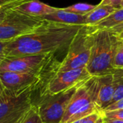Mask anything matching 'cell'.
<instances>
[{
  "label": "cell",
  "mask_w": 123,
  "mask_h": 123,
  "mask_svg": "<svg viewBox=\"0 0 123 123\" xmlns=\"http://www.w3.org/2000/svg\"><path fill=\"white\" fill-rule=\"evenodd\" d=\"M83 26L45 20L36 32L9 41L5 48L6 57L52 54L58 50L68 48Z\"/></svg>",
  "instance_id": "obj_1"
},
{
  "label": "cell",
  "mask_w": 123,
  "mask_h": 123,
  "mask_svg": "<svg viewBox=\"0 0 123 123\" xmlns=\"http://www.w3.org/2000/svg\"><path fill=\"white\" fill-rule=\"evenodd\" d=\"M120 43L119 35L96 27L90 58L86 67L91 76H99L113 72L112 62Z\"/></svg>",
  "instance_id": "obj_2"
},
{
  "label": "cell",
  "mask_w": 123,
  "mask_h": 123,
  "mask_svg": "<svg viewBox=\"0 0 123 123\" xmlns=\"http://www.w3.org/2000/svg\"><path fill=\"white\" fill-rule=\"evenodd\" d=\"M96 30L94 26L84 25L71 42L68 53L57 67L56 71H67L86 68L89 62L94 36Z\"/></svg>",
  "instance_id": "obj_3"
},
{
  "label": "cell",
  "mask_w": 123,
  "mask_h": 123,
  "mask_svg": "<svg viewBox=\"0 0 123 123\" xmlns=\"http://www.w3.org/2000/svg\"><path fill=\"white\" fill-rule=\"evenodd\" d=\"M36 86L18 90L5 89L0 98V123H17L20 118L32 107V92Z\"/></svg>",
  "instance_id": "obj_4"
},
{
  "label": "cell",
  "mask_w": 123,
  "mask_h": 123,
  "mask_svg": "<svg viewBox=\"0 0 123 123\" xmlns=\"http://www.w3.org/2000/svg\"><path fill=\"white\" fill-rule=\"evenodd\" d=\"M45 22V20L40 17L27 14L12 8L0 22V41H12L32 34Z\"/></svg>",
  "instance_id": "obj_5"
},
{
  "label": "cell",
  "mask_w": 123,
  "mask_h": 123,
  "mask_svg": "<svg viewBox=\"0 0 123 123\" xmlns=\"http://www.w3.org/2000/svg\"><path fill=\"white\" fill-rule=\"evenodd\" d=\"M79 84L56 94H42L40 101L35 105L43 123H61L67 106Z\"/></svg>",
  "instance_id": "obj_6"
},
{
  "label": "cell",
  "mask_w": 123,
  "mask_h": 123,
  "mask_svg": "<svg viewBox=\"0 0 123 123\" xmlns=\"http://www.w3.org/2000/svg\"><path fill=\"white\" fill-rule=\"evenodd\" d=\"M86 81L87 80L79 85L60 123H71L81 120L94 112H99Z\"/></svg>",
  "instance_id": "obj_7"
},
{
  "label": "cell",
  "mask_w": 123,
  "mask_h": 123,
  "mask_svg": "<svg viewBox=\"0 0 123 123\" xmlns=\"http://www.w3.org/2000/svg\"><path fill=\"white\" fill-rule=\"evenodd\" d=\"M92 76L86 68L63 72L56 71L47 83L43 94H58L88 80Z\"/></svg>",
  "instance_id": "obj_8"
},
{
  "label": "cell",
  "mask_w": 123,
  "mask_h": 123,
  "mask_svg": "<svg viewBox=\"0 0 123 123\" xmlns=\"http://www.w3.org/2000/svg\"><path fill=\"white\" fill-rule=\"evenodd\" d=\"M51 54H35L6 57L0 63V72L40 73Z\"/></svg>",
  "instance_id": "obj_9"
},
{
  "label": "cell",
  "mask_w": 123,
  "mask_h": 123,
  "mask_svg": "<svg viewBox=\"0 0 123 123\" xmlns=\"http://www.w3.org/2000/svg\"><path fill=\"white\" fill-rule=\"evenodd\" d=\"M86 83L92 92L94 102L101 112L111 104L115 94V84L113 72L99 76H92Z\"/></svg>",
  "instance_id": "obj_10"
},
{
  "label": "cell",
  "mask_w": 123,
  "mask_h": 123,
  "mask_svg": "<svg viewBox=\"0 0 123 123\" xmlns=\"http://www.w3.org/2000/svg\"><path fill=\"white\" fill-rule=\"evenodd\" d=\"M40 73H22L13 71L0 72V80L8 90H18L30 86H37Z\"/></svg>",
  "instance_id": "obj_11"
},
{
  "label": "cell",
  "mask_w": 123,
  "mask_h": 123,
  "mask_svg": "<svg viewBox=\"0 0 123 123\" xmlns=\"http://www.w3.org/2000/svg\"><path fill=\"white\" fill-rule=\"evenodd\" d=\"M13 9L20 12L36 17L50 14L59 9V8L49 6L38 0H30L22 3L18 6L13 7Z\"/></svg>",
  "instance_id": "obj_12"
},
{
  "label": "cell",
  "mask_w": 123,
  "mask_h": 123,
  "mask_svg": "<svg viewBox=\"0 0 123 123\" xmlns=\"http://www.w3.org/2000/svg\"><path fill=\"white\" fill-rule=\"evenodd\" d=\"M40 17L45 20L66 25H85V15H79L69 12H66L63 9H59L58 11L52 14L43 15Z\"/></svg>",
  "instance_id": "obj_13"
},
{
  "label": "cell",
  "mask_w": 123,
  "mask_h": 123,
  "mask_svg": "<svg viewBox=\"0 0 123 123\" xmlns=\"http://www.w3.org/2000/svg\"><path fill=\"white\" fill-rule=\"evenodd\" d=\"M97 29L109 30L117 35L123 31V8L115 9L107 17L94 25Z\"/></svg>",
  "instance_id": "obj_14"
},
{
  "label": "cell",
  "mask_w": 123,
  "mask_h": 123,
  "mask_svg": "<svg viewBox=\"0 0 123 123\" xmlns=\"http://www.w3.org/2000/svg\"><path fill=\"white\" fill-rule=\"evenodd\" d=\"M115 9H117L110 5L98 4L93 10L85 15V25L94 26L99 22L107 17Z\"/></svg>",
  "instance_id": "obj_15"
},
{
  "label": "cell",
  "mask_w": 123,
  "mask_h": 123,
  "mask_svg": "<svg viewBox=\"0 0 123 123\" xmlns=\"http://www.w3.org/2000/svg\"><path fill=\"white\" fill-rule=\"evenodd\" d=\"M113 76L115 84V91L110 105L123 99V68L115 69Z\"/></svg>",
  "instance_id": "obj_16"
},
{
  "label": "cell",
  "mask_w": 123,
  "mask_h": 123,
  "mask_svg": "<svg viewBox=\"0 0 123 123\" xmlns=\"http://www.w3.org/2000/svg\"><path fill=\"white\" fill-rule=\"evenodd\" d=\"M97 6V5H93L87 3H77L71 6H69L68 7L63 8V9L66 12H69L76 14L86 15L89 12L93 10Z\"/></svg>",
  "instance_id": "obj_17"
},
{
  "label": "cell",
  "mask_w": 123,
  "mask_h": 123,
  "mask_svg": "<svg viewBox=\"0 0 123 123\" xmlns=\"http://www.w3.org/2000/svg\"><path fill=\"white\" fill-rule=\"evenodd\" d=\"M17 123H43L35 104H34L32 107L20 118Z\"/></svg>",
  "instance_id": "obj_18"
},
{
  "label": "cell",
  "mask_w": 123,
  "mask_h": 123,
  "mask_svg": "<svg viewBox=\"0 0 123 123\" xmlns=\"http://www.w3.org/2000/svg\"><path fill=\"white\" fill-rule=\"evenodd\" d=\"M112 66L114 69L123 68V43L122 41L114 56Z\"/></svg>",
  "instance_id": "obj_19"
},
{
  "label": "cell",
  "mask_w": 123,
  "mask_h": 123,
  "mask_svg": "<svg viewBox=\"0 0 123 123\" xmlns=\"http://www.w3.org/2000/svg\"><path fill=\"white\" fill-rule=\"evenodd\" d=\"M100 113L104 117L106 118L123 120V109H119L111 111H102Z\"/></svg>",
  "instance_id": "obj_20"
},
{
  "label": "cell",
  "mask_w": 123,
  "mask_h": 123,
  "mask_svg": "<svg viewBox=\"0 0 123 123\" xmlns=\"http://www.w3.org/2000/svg\"><path fill=\"white\" fill-rule=\"evenodd\" d=\"M30 0H0V7H14Z\"/></svg>",
  "instance_id": "obj_21"
},
{
  "label": "cell",
  "mask_w": 123,
  "mask_h": 123,
  "mask_svg": "<svg viewBox=\"0 0 123 123\" xmlns=\"http://www.w3.org/2000/svg\"><path fill=\"white\" fill-rule=\"evenodd\" d=\"M100 115H101V113L99 112H94V113L85 117L84 118H83L81 120V123H96L98 118L100 117Z\"/></svg>",
  "instance_id": "obj_22"
},
{
  "label": "cell",
  "mask_w": 123,
  "mask_h": 123,
  "mask_svg": "<svg viewBox=\"0 0 123 123\" xmlns=\"http://www.w3.org/2000/svg\"><path fill=\"white\" fill-rule=\"evenodd\" d=\"M123 0H102L99 5H110L115 9H120Z\"/></svg>",
  "instance_id": "obj_23"
},
{
  "label": "cell",
  "mask_w": 123,
  "mask_h": 123,
  "mask_svg": "<svg viewBox=\"0 0 123 123\" xmlns=\"http://www.w3.org/2000/svg\"><path fill=\"white\" fill-rule=\"evenodd\" d=\"M119 109H123V99L107 106L102 111H111V110H119Z\"/></svg>",
  "instance_id": "obj_24"
},
{
  "label": "cell",
  "mask_w": 123,
  "mask_h": 123,
  "mask_svg": "<svg viewBox=\"0 0 123 123\" xmlns=\"http://www.w3.org/2000/svg\"><path fill=\"white\" fill-rule=\"evenodd\" d=\"M9 41H0V63L6 58L5 48Z\"/></svg>",
  "instance_id": "obj_25"
},
{
  "label": "cell",
  "mask_w": 123,
  "mask_h": 123,
  "mask_svg": "<svg viewBox=\"0 0 123 123\" xmlns=\"http://www.w3.org/2000/svg\"><path fill=\"white\" fill-rule=\"evenodd\" d=\"M12 8H13V7H0V22L4 19V15L6 14V12Z\"/></svg>",
  "instance_id": "obj_26"
},
{
  "label": "cell",
  "mask_w": 123,
  "mask_h": 123,
  "mask_svg": "<svg viewBox=\"0 0 123 123\" xmlns=\"http://www.w3.org/2000/svg\"><path fill=\"white\" fill-rule=\"evenodd\" d=\"M103 117V116H102ZM104 120H105V122L106 123H123V120H116V119H109V118H106V117H104Z\"/></svg>",
  "instance_id": "obj_27"
},
{
  "label": "cell",
  "mask_w": 123,
  "mask_h": 123,
  "mask_svg": "<svg viewBox=\"0 0 123 123\" xmlns=\"http://www.w3.org/2000/svg\"><path fill=\"white\" fill-rule=\"evenodd\" d=\"M4 91H5V88H4L3 84L1 83V80H0V98L1 97V96H2V94H4Z\"/></svg>",
  "instance_id": "obj_28"
},
{
  "label": "cell",
  "mask_w": 123,
  "mask_h": 123,
  "mask_svg": "<svg viewBox=\"0 0 123 123\" xmlns=\"http://www.w3.org/2000/svg\"><path fill=\"white\" fill-rule=\"evenodd\" d=\"M96 123H106L105 122V120H104L103 117L102 116V115H100V117L98 118V120H97Z\"/></svg>",
  "instance_id": "obj_29"
},
{
  "label": "cell",
  "mask_w": 123,
  "mask_h": 123,
  "mask_svg": "<svg viewBox=\"0 0 123 123\" xmlns=\"http://www.w3.org/2000/svg\"><path fill=\"white\" fill-rule=\"evenodd\" d=\"M81 120H76V121H74V122H72V123H81Z\"/></svg>",
  "instance_id": "obj_30"
},
{
  "label": "cell",
  "mask_w": 123,
  "mask_h": 123,
  "mask_svg": "<svg viewBox=\"0 0 123 123\" xmlns=\"http://www.w3.org/2000/svg\"><path fill=\"white\" fill-rule=\"evenodd\" d=\"M119 37H120V38H123V31L120 33V35H119Z\"/></svg>",
  "instance_id": "obj_31"
},
{
  "label": "cell",
  "mask_w": 123,
  "mask_h": 123,
  "mask_svg": "<svg viewBox=\"0 0 123 123\" xmlns=\"http://www.w3.org/2000/svg\"><path fill=\"white\" fill-rule=\"evenodd\" d=\"M120 8H123V0L122 3H121V4H120Z\"/></svg>",
  "instance_id": "obj_32"
},
{
  "label": "cell",
  "mask_w": 123,
  "mask_h": 123,
  "mask_svg": "<svg viewBox=\"0 0 123 123\" xmlns=\"http://www.w3.org/2000/svg\"><path fill=\"white\" fill-rule=\"evenodd\" d=\"M121 39V41H122V43H123V38H120Z\"/></svg>",
  "instance_id": "obj_33"
}]
</instances>
